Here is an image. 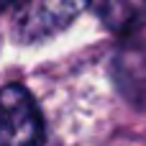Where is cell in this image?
<instances>
[{
  "mask_svg": "<svg viewBox=\"0 0 146 146\" xmlns=\"http://www.w3.org/2000/svg\"><path fill=\"white\" fill-rule=\"evenodd\" d=\"M87 5V0H18L15 36L21 41H44L67 28Z\"/></svg>",
  "mask_w": 146,
  "mask_h": 146,
  "instance_id": "obj_1",
  "label": "cell"
},
{
  "mask_svg": "<svg viewBox=\"0 0 146 146\" xmlns=\"http://www.w3.org/2000/svg\"><path fill=\"white\" fill-rule=\"evenodd\" d=\"M44 139L41 113L28 95V90L18 85H8L0 90V146L36 144Z\"/></svg>",
  "mask_w": 146,
  "mask_h": 146,
  "instance_id": "obj_2",
  "label": "cell"
},
{
  "mask_svg": "<svg viewBox=\"0 0 146 146\" xmlns=\"http://www.w3.org/2000/svg\"><path fill=\"white\" fill-rule=\"evenodd\" d=\"M113 77L118 82V90L128 100L146 103V41L131 38L118 49Z\"/></svg>",
  "mask_w": 146,
  "mask_h": 146,
  "instance_id": "obj_3",
  "label": "cell"
},
{
  "mask_svg": "<svg viewBox=\"0 0 146 146\" xmlns=\"http://www.w3.org/2000/svg\"><path fill=\"white\" fill-rule=\"evenodd\" d=\"M87 5L115 33H133L146 21V0H87Z\"/></svg>",
  "mask_w": 146,
  "mask_h": 146,
  "instance_id": "obj_4",
  "label": "cell"
},
{
  "mask_svg": "<svg viewBox=\"0 0 146 146\" xmlns=\"http://www.w3.org/2000/svg\"><path fill=\"white\" fill-rule=\"evenodd\" d=\"M13 3H18V0H0V10H5V8H10Z\"/></svg>",
  "mask_w": 146,
  "mask_h": 146,
  "instance_id": "obj_5",
  "label": "cell"
}]
</instances>
